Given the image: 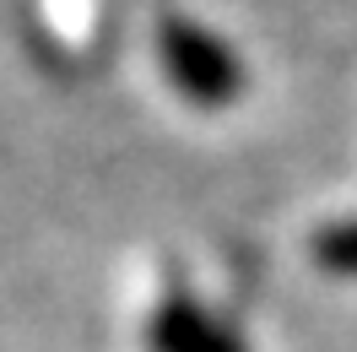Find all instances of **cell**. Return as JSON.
<instances>
[{"label": "cell", "mask_w": 357, "mask_h": 352, "mask_svg": "<svg viewBox=\"0 0 357 352\" xmlns=\"http://www.w3.org/2000/svg\"><path fill=\"white\" fill-rule=\"evenodd\" d=\"M157 54H162L168 82H174L190 103H201V109H227V103L244 98V66H238V54H233L217 33H206L201 22H190V17H162V27H157Z\"/></svg>", "instance_id": "6da1fadb"}, {"label": "cell", "mask_w": 357, "mask_h": 352, "mask_svg": "<svg viewBox=\"0 0 357 352\" xmlns=\"http://www.w3.org/2000/svg\"><path fill=\"white\" fill-rule=\"evenodd\" d=\"M152 342H157V352H238L233 336L211 325L190 293H168L162 298V309L152 320Z\"/></svg>", "instance_id": "7a4b0ae2"}, {"label": "cell", "mask_w": 357, "mask_h": 352, "mask_svg": "<svg viewBox=\"0 0 357 352\" xmlns=\"http://www.w3.org/2000/svg\"><path fill=\"white\" fill-rule=\"evenodd\" d=\"M314 265L331 277H357V217H341L314 233Z\"/></svg>", "instance_id": "3957f363"}]
</instances>
